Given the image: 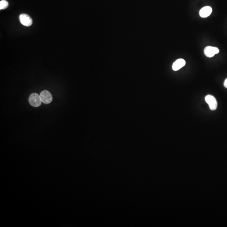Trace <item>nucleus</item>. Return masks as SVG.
Instances as JSON below:
<instances>
[{"label":"nucleus","mask_w":227,"mask_h":227,"mask_svg":"<svg viewBox=\"0 0 227 227\" xmlns=\"http://www.w3.org/2000/svg\"><path fill=\"white\" fill-rule=\"evenodd\" d=\"M8 6L9 3L6 0H2L0 2V9H6Z\"/></svg>","instance_id":"obj_8"},{"label":"nucleus","mask_w":227,"mask_h":227,"mask_svg":"<svg viewBox=\"0 0 227 227\" xmlns=\"http://www.w3.org/2000/svg\"><path fill=\"white\" fill-rule=\"evenodd\" d=\"M205 101L209 105V108L211 110H215L218 107V102L216 99L213 96L208 95L205 97Z\"/></svg>","instance_id":"obj_2"},{"label":"nucleus","mask_w":227,"mask_h":227,"mask_svg":"<svg viewBox=\"0 0 227 227\" xmlns=\"http://www.w3.org/2000/svg\"><path fill=\"white\" fill-rule=\"evenodd\" d=\"M212 9L210 6H206L202 8L199 11V15L202 18H206L212 13Z\"/></svg>","instance_id":"obj_6"},{"label":"nucleus","mask_w":227,"mask_h":227,"mask_svg":"<svg viewBox=\"0 0 227 227\" xmlns=\"http://www.w3.org/2000/svg\"><path fill=\"white\" fill-rule=\"evenodd\" d=\"M186 61L182 59H180L176 61L173 64V70L174 71H178L181 68H182L183 66L185 65Z\"/></svg>","instance_id":"obj_7"},{"label":"nucleus","mask_w":227,"mask_h":227,"mask_svg":"<svg viewBox=\"0 0 227 227\" xmlns=\"http://www.w3.org/2000/svg\"><path fill=\"white\" fill-rule=\"evenodd\" d=\"M224 86L225 88L227 89V78L226 79L224 83Z\"/></svg>","instance_id":"obj_9"},{"label":"nucleus","mask_w":227,"mask_h":227,"mask_svg":"<svg viewBox=\"0 0 227 227\" xmlns=\"http://www.w3.org/2000/svg\"><path fill=\"white\" fill-rule=\"evenodd\" d=\"M219 51L218 48L215 47L208 46L206 47L204 49V54L207 57H212L216 54L219 53Z\"/></svg>","instance_id":"obj_4"},{"label":"nucleus","mask_w":227,"mask_h":227,"mask_svg":"<svg viewBox=\"0 0 227 227\" xmlns=\"http://www.w3.org/2000/svg\"><path fill=\"white\" fill-rule=\"evenodd\" d=\"M30 104L33 107H39L41 104L42 101L40 96L36 93H33L30 95L29 98Z\"/></svg>","instance_id":"obj_1"},{"label":"nucleus","mask_w":227,"mask_h":227,"mask_svg":"<svg viewBox=\"0 0 227 227\" xmlns=\"http://www.w3.org/2000/svg\"><path fill=\"white\" fill-rule=\"evenodd\" d=\"M40 96L42 101L46 104H49L52 101L53 98L51 94L46 90L42 91Z\"/></svg>","instance_id":"obj_3"},{"label":"nucleus","mask_w":227,"mask_h":227,"mask_svg":"<svg viewBox=\"0 0 227 227\" xmlns=\"http://www.w3.org/2000/svg\"><path fill=\"white\" fill-rule=\"evenodd\" d=\"M19 19L21 24L26 27H29L33 24L32 19L27 14H20Z\"/></svg>","instance_id":"obj_5"}]
</instances>
